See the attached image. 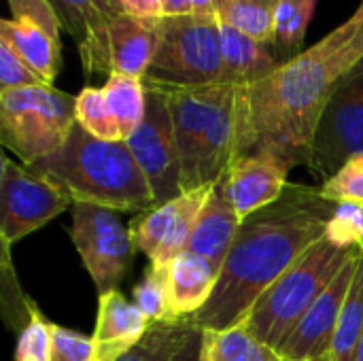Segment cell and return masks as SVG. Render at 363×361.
Instances as JSON below:
<instances>
[{
    "label": "cell",
    "mask_w": 363,
    "mask_h": 361,
    "mask_svg": "<svg viewBox=\"0 0 363 361\" xmlns=\"http://www.w3.org/2000/svg\"><path fill=\"white\" fill-rule=\"evenodd\" d=\"M334 209L319 189L287 185L279 202L247 217L213 298L189 323L202 332L242 326L253 304L328 232Z\"/></svg>",
    "instance_id": "cell-1"
},
{
    "label": "cell",
    "mask_w": 363,
    "mask_h": 361,
    "mask_svg": "<svg viewBox=\"0 0 363 361\" xmlns=\"http://www.w3.org/2000/svg\"><path fill=\"white\" fill-rule=\"evenodd\" d=\"M353 68L330 32L270 74L236 85V157L272 153L291 168L308 166L319 119Z\"/></svg>",
    "instance_id": "cell-2"
},
{
    "label": "cell",
    "mask_w": 363,
    "mask_h": 361,
    "mask_svg": "<svg viewBox=\"0 0 363 361\" xmlns=\"http://www.w3.org/2000/svg\"><path fill=\"white\" fill-rule=\"evenodd\" d=\"M64 189L72 202L111 211L145 213L155 206L153 191L125 140H100L74 123L68 140L28 166Z\"/></svg>",
    "instance_id": "cell-3"
},
{
    "label": "cell",
    "mask_w": 363,
    "mask_h": 361,
    "mask_svg": "<svg viewBox=\"0 0 363 361\" xmlns=\"http://www.w3.org/2000/svg\"><path fill=\"white\" fill-rule=\"evenodd\" d=\"M166 96L181 157V189L217 183L236 157V85H160Z\"/></svg>",
    "instance_id": "cell-4"
},
{
    "label": "cell",
    "mask_w": 363,
    "mask_h": 361,
    "mask_svg": "<svg viewBox=\"0 0 363 361\" xmlns=\"http://www.w3.org/2000/svg\"><path fill=\"white\" fill-rule=\"evenodd\" d=\"M355 249V247H353ZM353 249L323 234L251 309L242 328L279 351L306 311L340 272Z\"/></svg>",
    "instance_id": "cell-5"
},
{
    "label": "cell",
    "mask_w": 363,
    "mask_h": 361,
    "mask_svg": "<svg viewBox=\"0 0 363 361\" xmlns=\"http://www.w3.org/2000/svg\"><path fill=\"white\" fill-rule=\"evenodd\" d=\"M74 123V98L53 85L0 89V143L23 166L55 153Z\"/></svg>",
    "instance_id": "cell-6"
},
{
    "label": "cell",
    "mask_w": 363,
    "mask_h": 361,
    "mask_svg": "<svg viewBox=\"0 0 363 361\" xmlns=\"http://www.w3.org/2000/svg\"><path fill=\"white\" fill-rule=\"evenodd\" d=\"M217 15H162L157 49L145 83L211 85L221 83L223 60Z\"/></svg>",
    "instance_id": "cell-7"
},
{
    "label": "cell",
    "mask_w": 363,
    "mask_h": 361,
    "mask_svg": "<svg viewBox=\"0 0 363 361\" xmlns=\"http://www.w3.org/2000/svg\"><path fill=\"white\" fill-rule=\"evenodd\" d=\"M70 238L98 296L117 291L134 257L130 228L119 221L117 213L96 204H72Z\"/></svg>",
    "instance_id": "cell-8"
},
{
    "label": "cell",
    "mask_w": 363,
    "mask_h": 361,
    "mask_svg": "<svg viewBox=\"0 0 363 361\" xmlns=\"http://www.w3.org/2000/svg\"><path fill=\"white\" fill-rule=\"evenodd\" d=\"M72 198L49 179L32 172L23 164H15L11 157H2L0 170V238L2 249L40 230L45 223L62 215Z\"/></svg>",
    "instance_id": "cell-9"
},
{
    "label": "cell",
    "mask_w": 363,
    "mask_h": 361,
    "mask_svg": "<svg viewBox=\"0 0 363 361\" xmlns=\"http://www.w3.org/2000/svg\"><path fill=\"white\" fill-rule=\"evenodd\" d=\"M363 153V72L347 74L332 94L313 140L308 170L323 183Z\"/></svg>",
    "instance_id": "cell-10"
},
{
    "label": "cell",
    "mask_w": 363,
    "mask_h": 361,
    "mask_svg": "<svg viewBox=\"0 0 363 361\" xmlns=\"http://www.w3.org/2000/svg\"><path fill=\"white\" fill-rule=\"evenodd\" d=\"M145 87H147L145 119L125 143L153 191L155 204H164L183 194L181 157H179L174 126H172L166 96L151 85Z\"/></svg>",
    "instance_id": "cell-11"
},
{
    "label": "cell",
    "mask_w": 363,
    "mask_h": 361,
    "mask_svg": "<svg viewBox=\"0 0 363 361\" xmlns=\"http://www.w3.org/2000/svg\"><path fill=\"white\" fill-rule=\"evenodd\" d=\"M213 185L183 191L181 196L164 204H155L132 219L130 236L134 249L145 253L151 266H170L181 253L187 251L196 221Z\"/></svg>",
    "instance_id": "cell-12"
},
{
    "label": "cell",
    "mask_w": 363,
    "mask_h": 361,
    "mask_svg": "<svg viewBox=\"0 0 363 361\" xmlns=\"http://www.w3.org/2000/svg\"><path fill=\"white\" fill-rule=\"evenodd\" d=\"M11 17L0 21V40L47 83L62 70V21L49 0H6Z\"/></svg>",
    "instance_id": "cell-13"
},
{
    "label": "cell",
    "mask_w": 363,
    "mask_h": 361,
    "mask_svg": "<svg viewBox=\"0 0 363 361\" xmlns=\"http://www.w3.org/2000/svg\"><path fill=\"white\" fill-rule=\"evenodd\" d=\"M362 260V247H355L340 272L325 287V291L315 300V304L306 311L294 332L277 351L285 361H330V351L334 343V334L338 328V319L349 296L351 283L355 279L357 266Z\"/></svg>",
    "instance_id": "cell-14"
},
{
    "label": "cell",
    "mask_w": 363,
    "mask_h": 361,
    "mask_svg": "<svg viewBox=\"0 0 363 361\" xmlns=\"http://www.w3.org/2000/svg\"><path fill=\"white\" fill-rule=\"evenodd\" d=\"M62 28L74 38L83 70L87 74H111L108 32L117 15L123 13L117 0H49Z\"/></svg>",
    "instance_id": "cell-15"
},
{
    "label": "cell",
    "mask_w": 363,
    "mask_h": 361,
    "mask_svg": "<svg viewBox=\"0 0 363 361\" xmlns=\"http://www.w3.org/2000/svg\"><path fill=\"white\" fill-rule=\"evenodd\" d=\"M289 170L291 166L272 153H251L232 162L225 185L240 221L283 198Z\"/></svg>",
    "instance_id": "cell-16"
},
{
    "label": "cell",
    "mask_w": 363,
    "mask_h": 361,
    "mask_svg": "<svg viewBox=\"0 0 363 361\" xmlns=\"http://www.w3.org/2000/svg\"><path fill=\"white\" fill-rule=\"evenodd\" d=\"M153 323L119 289L98 296V317L94 330L96 361H119L132 351Z\"/></svg>",
    "instance_id": "cell-17"
},
{
    "label": "cell",
    "mask_w": 363,
    "mask_h": 361,
    "mask_svg": "<svg viewBox=\"0 0 363 361\" xmlns=\"http://www.w3.org/2000/svg\"><path fill=\"white\" fill-rule=\"evenodd\" d=\"M240 217L236 215L225 185V174L213 185L206 204L196 221L194 234L189 238L187 251L204 257L217 272H221L232 245L236 240Z\"/></svg>",
    "instance_id": "cell-18"
},
{
    "label": "cell",
    "mask_w": 363,
    "mask_h": 361,
    "mask_svg": "<svg viewBox=\"0 0 363 361\" xmlns=\"http://www.w3.org/2000/svg\"><path fill=\"white\" fill-rule=\"evenodd\" d=\"M160 17H136L121 13L111 23V74L145 81L157 49Z\"/></svg>",
    "instance_id": "cell-19"
},
{
    "label": "cell",
    "mask_w": 363,
    "mask_h": 361,
    "mask_svg": "<svg viewBox=\"0 0 363 361\" xmlns=\"http://www.w3.org/2000/svg\"><path fill=\"white\" fill-rule=\"evenodd\" d=\"M219 38L223 60L221 83L247 85L270 74L285 62L272 45L259 43L223 21L219 23Z\"/></svg>",
    "instance_id": "cell-20"
},
{
    "label": "cell",
    "mask_w": 363,
    "mask_h": 361,
    "mask_svg": "<svg viewBox=\"0 0 363 361\" xmlns=\"http://www.w3.org/2000/svg\"><path fill=\"white\" fill-rule=\"evenodd\" d=\"M219 272L196 253H181L168 266L170 283V311L174 319H191L198 315L217 287Z\"/></svg>",
    "instance_id": "cell-21"
},
{
    "label": "cell",
    "mask_w": 363,
    "mask_h": 361,
    "mask_svg": "<svg viewBox=\"0 0 363 361\" xmlns=\"http://www.w3.org/2000/svg\"><path fill=\"white\" fill-rule=\"evenodd\" d=\"M102 91H104L106 104L121 130V138L128 140L136 132V128L143 123L145 113H147L145 81L113 72V74H108Z\"/></svg>",
    "instance_id": "cell-22"
},
{
    "label": "cell",
    "mask_w": 363,
    "mask_h": 361,
    "mask_svg": "<svg viewBox=\"0 0 363 361\" xmlns=\"http://www.w3.org/2000/svg\"><path fill=\"white\" fill-rule=\"evenodd\" d=\"M204 361H281L279 353L251 336L242 326L223 332H202Z\"/></svg>",
    "instance_id": "cell-23"
},
{
    "label": "cell",
    "mask_w": 363,
    "mask_h": 361,
    "mask_svg": "<svg viewBox=\"0 0 363 361\" xmlns=\"http://www.w3.org/2000/svg\"><path fill=\"white\" fill-rule=\"evenodd\" d=\"M363 340V245L362 260L355 272V279L351 283L349 296L345 300L338 328L334 334L330 361H355Z\"/></svg>",
    "instance_id": "cell-24"
},
{
    "label": "cell",
    "mask_w": 363,
    "mask_h": 361,
    "mask_svg": "<svg viewBox=\"0 0 363 361\" xmlns=\"http://www.w3.org/2000/svg\"><path fill=\"white\" fill-rule=\"evenodd\" d=\"M317 0H281L274 19V43L277 53L287 62L300 55L304 38L315 15Z\"/></svg>",
    "instance_id": "cell-25"
},
{
    "label": "cell",
    "mask_w": 363,
    "mask_h": 361,
    "mask_svg": "<svg viewBox=\"0 0 363 361\" xmlns=\"http://www.w3.org/2000/svg\"><path fill=\"white\" fill-rule=\"evenodd\" d=\"M191 332L194 326L189 319L153 323L145 338L119 361H174Z\"/></svg>",
    "instance_id": "cell-26"
},
{
    "label": "cell",
    "mask_w": 363,
    "mask_h": 361,
    "mask_svg": "<svg viewBox=\"0 0 363 361\" xmlns=\"http://www.w3.org/2000/svg\"><path fill=\"white\" fill-rule=\"evenodd\" d=\"M279 4L281 0H232L219 19L259 43L272 45Z\"/></svg>",
    "instance_id": "cell-27"
},
{
    "label": "cell",
    "mask_w": 363,
    "mask_h": 361,
    "mask_svg": "<svg viewBox=\"0 0 363 361\" xmlns=\"http://www.w3.org/2000/svg\"><path fill=\"white\" fill-rule=\"evenodd\" d=\"M74 117L77 123L91 136L100 140H123L121 130L106 104L102 87H83L79 96H74Z\"/></svg>",
    "instance_id": "cell-28"
},
{
    "label": "cell",
    "mask_w": 363,
    "mask_h": 361,
    "mask_svg": "<svg viewBox=\"0 0 363 361\" xmlns=\"http://www.w3.org/2000/svg\"><path fill=\"white\" fill-rule=\"evenodd\" d=\"M134 304L149 317L151 323L177 321L170 311V283L168 266H151L132 291Z\"/></svg>",
    "instance_id": "cell-29"
},
{
    "label": "cell",
    "mask_w": 363,
    "mask_h": 361,
    "mask_svg": "<svg viewBox=\"0 0 363 361\" xmlns=\"http://www.w3.org/2000/svg\"><path fill=\"white\" fill-rule=\"evenodd\" d=\"M26 315L28 321L19 332L17 347H15V361H51V321L38 311V306L26 298Z\"/></svg>",
    "instance_id": "cell-30"
},
{
    "label": "cell",
    "mask_w": 363,
    "mask_h": 361,
    "mask_svg": "<svg viewBox=\"0 0 363 361\" xmlns=\"http://www.w3.org/2000/svg\"><path fill=\"white\" fill-rule=\"evenodd\" d=\"M319 194L334 204L359 202L363 204V153L353 155L332 179H328Z\"/></svg>",
    "instance_id": "cell-31"
},
{
    "label": "cell",
    "mask_w": 363,
    "mask_h": 361,
    "mask_svg": "<svg viewBox=\"0 0 363 361\" xmlns=\"http://www.w3.org/2000/svg\"><path fill=\"white\" fill-rule=\"evenodd\" d=\"M334 243L340 247L353 249L363 245V204L359 202H340L334 209L328 232Z\"/></svg>",
    "instance_id": "cell-32"
},
{
    "label": "cell",
    "mask_w": 363,
    "mask_h": 361,
    "mask_svg": "<svg viewBox=\"0 0 363 361\" xmlns=\"http://www.w3.org/2000/svg\"><path fill=\"white\" fill-rule=\"evenodd\" d=\"M53 347H51V361H96L94 338L62 328L57 323L51 326Z\"/></svg>",
    "instance_id": "cell-33"
},
{
    "label": "cell",
    "mask_w": 363,
    "mask_h": 361,
    "mask_svg": "<svg viewBox=\"0 0 363 361\" xmlns=\"http://www.w3.org/2000/svg\"><path fill=\"white\" fill-rule=\"evenodd\" d=\"M47 85L19 55L17 51L0 40V89H17V87H34Z\"/></svg>",
    "instance_id": "cell-34"
},
{
    "label": "cell",
    "mask_w": 363,
    "mask_h": 361,
    "mask_svg": "<svg viewBox=\"0 0 363 361\" xmlns=\"http://www.w3.org/2000/svg\"><path fill=\"white\" fill-rule=\"evenodd\" d=\"M336 30L345 38L342 49H345L347 57L357 66L363 60V0L357 6V11L345 23H340Z\"/></svg>",
    "instance_id": "cell-35"
},
{
    "label": "cell",
    "mask_w": 363,
    "mask_h": 361,
    "mask_svg": "<svg viewBox=\"0 0 363 361\" xmlns=\"http://www.w3.org/2000/svg\"><path fill=\"white\" fill-rule=\"evenodd\" d=\"M164 15H185V13H198V15H215L211 0H162Z\"/></svg>",
    "instance_id": "cell-36"
},
{
    "label": "cell",
    "mask_w": 363,
    "mask_h": 361,
    "mask_svg": "<svg viewBox=\"0 0 363 361\" xmlns=\"http://www.w3.org/2000/svg\"><path fill=\"white\" fill-rule=\"evenodd\" d=\"M123 13L136 15V17H162L164 6L162 0H117Z\"/></svg>",
    "instance_id": "cell-37"
},
{
    "label": "cell",
    "mask_w": 363,
    "mask_h": 361,
    "mask_svg": "<svg viewBox=\"0 0 363 361\" xmlns=\"http://www.w3.org/2000/svg\"><path fill=\"white\" fill-rule=\"evenodd\" d=\"M174 361H204V357H202V330L194 328L185 347L179 351Z\"/></svg>",
    "instance_id": "cell-38"
},
{
    "label": "cell",
    "mask_w": 363,
    "mask_h": 361,
    "mask_svg": "<svg viewBox=\"0 0 363 361\" xmlns=\"http://www.w3.org/2000/svg\"><path fill=\"white\" fill-rule=\"evenodd\" d=\"M211 4H213V13L217 17H221L228 11V6L232 4V0H211Z\"/></svg>",
    "instance_id": "cell-39"
},
{
    "label": "cell",
    "mask_w": 363,
    "mask_h": 361,
    "mask_svg": "<svg viewBox=\"0 0 363 361\" xmlns=\"http://www.w3.org/2000/svg\"><path fill=\"white\" fill-rule=\"evenodd\" d=\"M362 72H363V60L357 64V66H355V68H353V70H351V72H349V74H362Z\"/></svg>",
    "instance_id": "cell-40"
},
{
    "label": "cell",
    "mask_w": 363,
    "mask_h": 361,
    "mask_svg": "<svg viewBox=\"0 0 363 361\" xmlns=\"http://www.w3.org/2000/svg\"><path fill=\"white\" fill-rule=\"evenodd\" d=\"M355 361H363V340H362V345H359V351H357V355H355Z\"/></svg>",
    "instance_id": "cell-41"
},
{
    "label": "cell",
    "mask_w": 363,
    "mask_h": 361,
    "mask_svg": "<svg viewBox=\"0 0 363 361\" xmlns=\"http://www.w3.org/2000/svg\"><path fill=\"white\" fill-rule=\"evenodd\" d=\"M281 361H285V360H281Z\"/></svg>",
    "instance_id": "cell-42"
}]
</instances>
